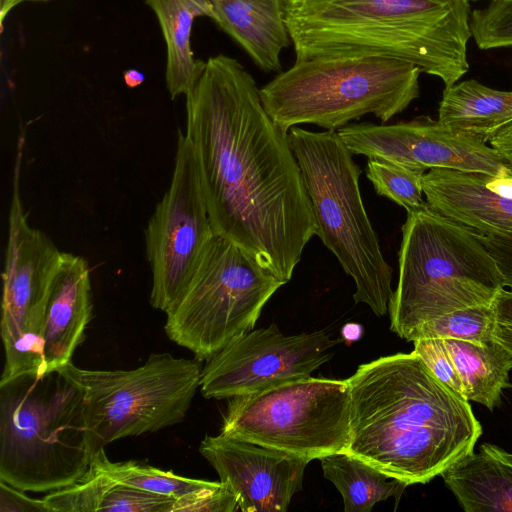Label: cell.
I'll return each mask as SVG.
<instances>
[{"instance_id":"52a82bcc","label":"cell","mask_w":512,"mask_h":512,"mask_svg":"<svg viewBox=\"0 0 512 512\" xmlns=\"http://www.w3.org/2000/svg\"><path fill=\"white\" fill-rule=\"evenodd\" d=\"M288 139L298 161L316 222V235L355 283V303L376 316L388 312L392 268L362 201L360 167L338 132L294 126Z\"/></svg>"},{"instance_id":"83f0119b","label":"cell","mask_w":512,"mask_h":512,"mask_svg":"<svg viewBox=\"0 0 512 512\" xmlns=\"http://www.w3.org/2000/svg\"><path fill=\"white\" fill-rule=\"evenodd\" d=\"M470 26L480 49L512 46V0H493L473 10Z\"/></svg>"},{"instance_id":"277c9868","label":"cell","mask_w":512,"mask_h":512,"mask_svg":"<svg viewBox=\"0 0 512 512\" xmlns=\"http://www.w3.org/2000/svg\"><path fill=\"white\" fill-rule=\"evenodd\" d=\"M83 390L65 366L0 381V480L55 491L90 471Z\"/></svg>"},{"instance_id":"d6a6232c","label":"cell","mask_w":512,"mask_h":512,"mask_svg":"<svg viewBox=\"0 0 512 512\" xmlns=\"http://www.w3.org/2000/svg\"><path fill=\"white\" fill-rule=\"evenodd\" d=\"M488 143L497 150L505 164L512 170V122L496 132Z\"/></svg>"},{"instance_id":"e0dca14e","label":"cell","mask_w":512,"mask_h":512,"mask_svg":"<svg viewBox=\"0 0 512 512\" xmlns=\"http://www.w3.org/2000/svg\"><path fill=\"white\" fill-rule=\"evenodd\" d=\"M90 269L85 258L62 252L42 327L45 371L65 366L84 337L92 315Z\"/></svg>"},{"instance_id":"8d00e7d4","label":"cell","mask_w":512,"mask_h":512,"mask_svg":"<svg viewBox=\"0 0 512 512\" xmlns=\"http://www.w3.org/2000/svg\"><path fill=\"white\" fill-rule=\"evenodd\" d=\"M469 1H470V0H469ZM491 1H493V0H491Z\"/></svg>"},{"instance_id":"30bf717a","label":"cell","mask_w":512,"mask_h":512,"mask_svg":"<svg viewBox=\"0 0 512 512\" xmlns=\"http://www.w3.org/2000/svg\"><path fill=\"white\" fill-rule=\"evenodd\" d=\"M221 434L312 461L346 452V380L301 377L228 398Z\"/></svg>"},{"instance_id":"7c38bea8","label":"cell","mask_w":512,"mask_h":512,"mask_svg":"<svg viewBox=\"0 0 512 512\" xmlns=\"http://www.w3.org/2000/svg\"><path fill=\"white\" fill-rule=\"evenodd\" d=\"M213 233L195 153L179 130L170 186L145 229L154 308L168 313L178 303Z\"/></svg>"},{"instance_id":"2e32d148","label":"cell","mask_w":512,"mask_h":512,"mask_svg":"<svg viewBox=\"0 0 512 512\" xmlns=\"http://www.w3.org/2000/svg\"><path fill=\"white\" fill-rule=\"evenodd\" d=\"M426 203L476 234L512 232V170L493 176L432 168L423 176Z\"/></svg>"},{"instance_id":"603a6c76","label":"cell","mask_w":512,"mask_h":512,"mask_svg":"<svg viewBox=\"0 0 512 512\" xmlns=\"http://www.w3.org/2000/svg\"><path fill=\"white\" fill-rule=\"evenodd\" d=\"M468 401L489 410L498 405L503 389L510 387L512 355L495 340L487 344L445 339Z\"/></svg>"},{"instance_id":"7a4b0ae2","label":"cell","mask_w":512,"mask_h":512,"mask_svg":"<svg viewBox=\"0 0 512 512\" xmlns=\"http://www.w3.org/2000/svg\"><path fill=\"white\" fill-rule=\"evenodd\" d=\"M346 381V452L407 486L441 475L472 453L482 434L468 400L414 351L364 363Z\"/></svg>"},{"instance_id":"d4e9b609","label":"cell","mask_w":512,"mask_h":512,"mask_svg":"<svg viewBox=\"0 0 512 512\" xmlns=\"http://www.w3.org/2000/svg\"><path fill=\"white\" fill-rule=\"evenodd\" d=\"M91 469L120 484L142 491L180 498L208 486L212 481L188 478L137 461L114 462L105 450L92 458Z\"/></svg>"},{"instance_id":"44dd1931","label":"cell","mask_w":512,"mask_h":512,"mask_svg":"<svg viewBox=\"0 0 512 512\" xmlns=\"http://www.w3.org/2000/svg\"><path fill=\"white\" fill-rule=\"evenodd\" d=\"M43 499L49 512H170L175 501L120 484L91 468L80 481Z\"/></svg>"},{"instance_id":"d6986e66","label":"cell","mask_w":512,"mask_h":512,"mask_svg":"<svg viewBox=\"0 0 512 512\" xmlns=\"http://www.w3.org/2000/svg\"><path fill=\"white\" fill-rule=\"evenodd\" d=\"M466 512H512V453L484 443L441 474Z\"/></svg>"},{"instance_id":"7402d4cb","label":"cell","mask_w":512,"mask_h":512,"mask_svg":"<svg viewBox=\"0 0 512 512\" xmlns=\"http://www.w3.org/2000/svg\"><path fill=\"white\" fill-rule=\"evenodd\" d=\"M438 116L441 122L488 142L512 122V91L493 89L474 79L456 82L445 88Z\"/></svg>"},{"instance_id":"3957f363","label":"cell","mask_w":512,"mask_h":512,"mask_svg":"<svg viewBox=\"0 0 512 512\" xmlns=\"http://www.w3.org/2000/svg\"><path fill=\"white\" fill-rule=\"evenodd\" d=\"M296 59L379 55L455 84L469 69V0H284Z\"/></svg>"},{"instance_id":"1f68e13d","label":"cell","mask_w":512,"mask_h":512,"mask_svg":"<svg viewBox=\"0 0 512 512\" xmlns=\"http://www.w3.org/2000/svg\"><path fill=\"white\" fill-rule=\"evenodd\" d=\"M49 512L44 499L29 497L18 488L0 480V512Z\"/></svg>"},{"instance_id":"5b68a950","label":"cell","mask_w":512,"mask_h":512,"mask_svg":"<svg viewBox=\"0 0 512 512\" xmlns=\"http://www.w3.org/2000/svg\"><path fill=\"white\" fill-rule=\"evenodd\" d=\"M398 261L388 312L391 331L407 341L421 325L444 314L492 304L505 288L480 240L427 203L407 212Z\"/></svg>"},{"instance_id":"9c48e42d","label":"cell","mask_w":512,"mask_h":512,"mask_svg":"<svg viewBox=\"0 0 512 512\" xmlns=\"http://www.w3.org/2000/svg\"><path fill=\"white\" fill-rule=\"evenodd\" d=\"M83 390L85 426L93 456L111 442L184 420L201 385L202 361L151 354L129 370L65 365Z\"/></svg>"},{"instance_id":"ba28073f","label":"cell","mask_w":512,"mask_h":512,"mask_svg":"<svg viewBox=\"0 0 512 512\" xmlns=\"http://www.w3.org/2000/svg\"><path fill=\"white\" fill-rule=\"evenodd\" d=\"M284 284L241 247L213 233L187 289L166 313V335L207 361L253 330Z\"/></svg>"},{"instance_id":"ffe728a7","label":"cell","mask_w":512,"mask_h":512,"mask_svg":"<svg viewBox=\"0 0 512 512\" xmlns=\"http://www.w3.org/2000/svg\"><path fill=\"white\" fill-rule=\"evenodd\" d=\"M155 13L166 45V87L171 98L187 95L200 77L205 62L194 58L191 33L194 20L212 19L210 0H145Z\"/></svg>"},{"instance_id":"4dcf8cb0","label":"cell","mask_w":512,"mask_h":512,"mask_svg":"<svg viewBox=\"0 0 512 512\" xmlns=\"http://www.w3.org/2000/svg\"><path fill=\"white\" fill-rule=\"evenodd\" d=\"M494 340L512 355V290L501 289L493 301Z\"/></svg>"},{"instance_id":"4316f807","label":"cell","mask_w":512,"mask_h":512,"mask_svg":"<svg viewBox=\"0 0 512 512\" xmlns=\"http://www.w3.org/2000/svg\"><path fill=\"white\" fill-rule=\"evenodd\" d=\"M425 170L395 162L369 158L366 176L378 195L387 197L407 212L423 206V176Z\"/></svg>"},{"instance_id":"cb8c5ba5","label":"cell","mask_w":512,"mask_h":512,"mask_svg":"<svg viewBox=\"0 0 512 512\" xmlns=\"http://www.w3.org/2000/svg\"><path fill=\"white\" fill-rule=\"evenodd\" d=\"M320 461L324 477L341 494L346 512H370L376 503L400 497L407 487L348 452L330 454Z\"/></svg>"},{"instance_id":"f546056e","label":"cell","mask_w":512,"mask_h":512,"mask_svg":"<svg viewBox=\"0 0 512 512\" xmlns=\"http://www.w3.org/2000/svg\"><path fill=\"white\" fill-rule=\"evenodd\" d=\"M412 342L414 343L413 351L422 359L430 371L441 382L465 398L462 382L445 339L425 337L415 339Z\"/></svg>"},{"instance_id":"4fadbf2b","label":"cell","mask_w":512,"mask_h":512,"mask_svg":"<svg viewBox=\"0 0 512 512\" xmlns=\"http://www.w3.org/2000/svg\"><path fill=\"white\" fill-rule=\"evenodd\" d=\"M337 343L325 330L285 335L274 323L251 330L207 360L201 393L207 399H228L311 376L331 359Z\"/></svg>"},{"instance_id":"9a60e30c","label":"cell","mask_w":512,"mask_h":512,"mask_svg":"<svg viewBox=\"0 0 512 512\" xmlns=\"http://www.w3.org/2000/svg\"><path fill=\"white\" fill-rule=\"evenodd\" d=\"M199 451L234 493L243 512H284L302 489L307 459L223 434Z\"/></svg>"},{"instance_id":"ac0fdd59","label":"cell","mask_w":512,"mask_h":512,"mask_svg":"<svg viewBox=\"0 0 512 512\" xmlns=\"http://www.w3.org/2000/svg\"><path fill=\"white\" fill-rule=\"evenodd\" d=\"M212 20L264 72H281L280 54L291 43L284 0H210Z\"/></svg>"},{"instance_id":"8fae6325","label":"cell","mask_w":512,"mask_h":512,"mask_svg":"<svg viewBox=\"0 0 512 512\" xmlns=\"http://www.w3.org/2000/svg\"><path fill=\"white\" fill-rule=\"evenodd\" d=\"M24 137L18 143L13 173L5 256L1 337L5 364L0 381L45 372L42 327L45 308L62 252L42 231L29 225L20 196Z\"/></svg>"},{"instance_id":"e575fe53","label":"cell","mask_w":512,"mask_h":512,"mask_svg":"<svg viewBox=\"0 0 512 512\" xmlns=\"http://www.w3.org/2000/svg\"><path fill=\"white\" fill-rule=\"evenodd\" d=\"M22 1L25 0H1V23H3V20L5 16L9 13V11Z\"/></svg>"},{"instance_id":"f1b7e54d","label":"cell","mask_w":512,"mask_h":512,"mask_svg":"<svg viewBox=\"0 0 512 512\" xmlns=\"http://www.w3.org/2000/svg\"><path fill=\"white\" fill-rule=\"evenodd\" d=\"M238 509L236 497L222 481L175 499L170 512H234Z\"/></svg>"},{"instance_id":"8992f818","label":"cell","mask_w":512,"mask_h":512,"mask_svg":"<svg viewBox=\"0 0 512 512\" xmlns=\"http://www.w3.org/2000/svg\"><path fill=\"white\" fill-rule=\"evenodd\" d=\"M416 65L379 55H329L295 59L260 88L262 104L283 130L315 124L347 126L366 114L386 123L419 96Z\"/></svg>"},{"instance_id":"836d02e7","label":"cell","mask_w":512,"mask_h":512,"mask_svg":"<svg viewBox=\"0 0 512 512\" xmlns=\"http://www.w3.org/2000/svg\"><path fill=\"white\" fill-rule=\"evenodd\" d=\"M124 82L129 88H135L139 85H141L144 80L145 76L144 74L136 69H128L124 72L123 75Z\"/></svg>"},{"instance_id":"484cf974","label":"cell","mask_w":512,"mask_h":512,"mask_svg":"<svg viewBox=\"0 0 512 512\" xmlns=\"http://www.w3.org/2000/svg\"><path fill=\"white\" fill-rule=\"evenodd\" d=\"M495 310L492 304L471 306L444 314L417 328L408 338H442L487 344L494 341Z\"/></svg>"},{"instance_id":"d590c367","label":"cell","mask_w":512,"mask_h":512,"mask_svg":"<svg viewBox=\"0 0 512 512\" xmlns=\"http://www.w3.org/2000/svg\"><path fill=\"white\" fill-rule=\"evenodd\" d=\"M32 1H40V0H32ZM42 1H44V0H42Z\"/></svg>"},{"instance_id":"6da1fadb","label":"cell","mask_w":512,"mask_h":512,"mask_svg":"<svg viewBox=\"0 0 512 512\" xmlns=\"http://www.w3.org/2000/svg\"><path fill=\"white\" fill-rule=\"evenodd\" d=\"M186 137L217 233L287 283L316 222L288 132L235 58L210 57L186 95Z\"/></svg>"},{"instance_id":"5bb4252c","label":"cell","mask_w":512,"mask_h":512,"mask_svg":"<svg viewBox=\"0 0 512 512\" xmlns=\"http://www.w3.org/2000/svg\"><path fill=\"white\" fill-rule=\"evenodd\" d=\"M338 134L352 154L383 159L411 168L452 169L493 176L510 168L480 137L429 117L395 124L361 123Z\"/></svg>"}]
</instances>
